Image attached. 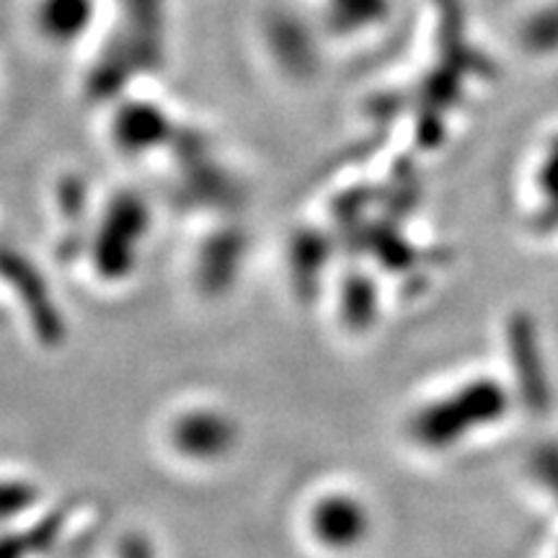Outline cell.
Listing matches in <instances>:
<instances>
[{
	"label": "cell",
	"mask_w": 558,
	"mask_h": 558,
	"mask_svg": "<svg viewBox=\"0 0 558 558\" xmlns=\"http://www.w3.org/2000/svg\"><path fill=\"white\" fill-rule=\"evenodd\" d=\"M509 409V396L501 383L478 378L465 383L456 393L432 401L411 422V437L429 450H445L463 442L471 432L499 422Z\"/></svg>",
	"instance_id": "1"
},
{
	"label": "cell",
	"mask_w": 558,
	"mask_h": 558,
	"mask_svg": "<svg viewBox=\"0 0 558 558\" xmlns=\"http://www.w3.org/2000/svg\"><path fill=\"white\" fill-rule=\"evenodd\" d=\"M509 362L514 369V383L522 407L533 414H546L550 407V380L543 360L541 337L527 313H514L507 324Z\"/></svg>",
	"instance_id": "2"
},
{
	"label": "cell",
	"mask_w": 558,
	"mask_h": 558,
	"mask_svg": "<svg viewBox=\"0 0 558 558\" xmlns=\"http://www.w3.org/2000/svg\"><path fill=\"white\" fill-rule=\"evenodd\" d=\"M316 538L333 550L357 548L369 533V514L360 499L347 494L318 501L311 518Z\"/></svg>",
	"instance_id": "3"
},
{
	"label": "cell",
	"mask_w": 558,
	"mask_h": 558,
	"mask_svg": "<svg viewBox=\"0 0 558 558\" xmlns=\"http://www.w3.org/2000/svg\"><path fill=\"white\" fill-rule=\"evenodd\" d=\"M173 442L190 458H218L233 448L235 427L218 411H192L173 427Z\"/></svg>",
	"instance_id": "4"
},
{
	"label": "cell",
	"mask_w": 558,
	"mask_h": 558,
	"mask_svg": "<svg viewBox=\"0 0 558 558\" xmlns=\"http://www.w3.org/2000/svg\"><path fill=\"white\" fill-rule=\"evenodd\" d=\"M538 190L543 197L541 218L543 228L558 226V135L550 140L546 153H543L541 169H538Z\"/></svg>",
	"instance_id": "5"
},
{
	"label": "cell",
	"mask_w": 558,
	"mask_h": 558,
	"mask_svg": "<svg viewBox=\"0 0 558 558\" xmlns=\"http://www.w3.org/2000/svg\"><path fill=\"white\" fill-rule=\"evenodd\" d=\"M522 45L538 54L558 50V0L527 19V24L522 26Z\"/></svg>",
	"instance_id": "6"
},
{
	"label": "cell",
	"mask_w": 558,
	"mask_h": 558,
	"mask_svg": "<svg viewBox=\"0 0 558 558\" xmlns=\"http://www.w3.org/2000/svg\"><path fill=\"white\" fill-rule=\"evenodd\" d=\"M533 473L558 499V445H543L533 456Z\"/></svg>",
	"instance_id": "7"
},
{
	"label": "cell",
	"mask_w": 558,
	"mask_h": 558,
	"mask_svg": "<svg viewBox=\"0 0 558 558\" xmlns=\"http://www.w3.org/2000/svg\"><path fill=\"white\" fill-rule=\"evenodd\" d=\"M34 501V492L26 484H0V518L24 512Z\"/></svg>",
	"instance_id": "8"
}]
</instances>
